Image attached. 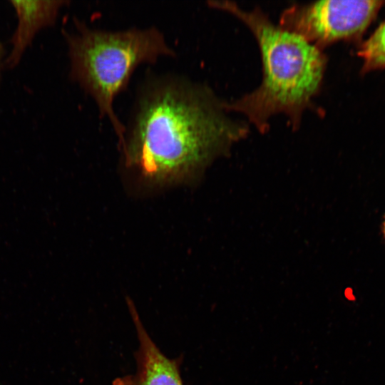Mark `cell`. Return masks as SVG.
Here are the masks:
<instances>
[{
	"label": "cell",
	"instance_id": "cell-1",
	"mask_svg": "<svg viewBox=\"0 0 385 385\" xmlns=\"http://www.w3.org/2000/svg\"><path fill=\"white\" fill-rule=\"evenodd\" d=\"M209 86L182 76L148 77L119 144L126 165L155 182L189 175L249 131Z\"/></svg>",
	"mask_w": 385,
	"mask_h": 385
},
{
	"label": "cell",
	"instance_id": "cell-2",
	"mask_svg": "<svg viewBox=\"0 0 385 385\" xmlns=\"http://www.w3.org/2000/svg\"><path fill=\"white\" fill-rule=\"evenodd\" d=\"M208 5L244 23L255 36L262 57L260 85L225 102L226 109L244 115L262 133L268 130L270 119L277 114L285 115L290 126L297 129L322 86L327 65L323 51L274 24L258 7L245 10L230 1H210Z\"/></svg>",
	"mask_w": 385,
	"mask_h": 385
},
{
	"label": "cell",
	"instance_id": "cell-3",
	"mask_svg": "<svg viewBox=\"0 0 385 385\" xmlns=\"http://www.w3.org/2000/svg\"><path fill=\"white\" fill-rule=\"evenodd\" d=\"M76 26L74 33L66 34L71 76L91 96L100 115L109 120L120 144L125 128L114 111L115 97L138 66L175 52L155 26L108 31L78 21Z\"/></svg>",
	"mask_w": 385,
	"mask_h": 385
},
{
	"label": "cell",
	"instance_id": "cell-4",
	"mask_svg": "<svg viewBox=\"0 0 385 385\" xmlns=\"http://www.w3.org/2000/svg\"><path fill=\"white\" fill-rule=\"evenodd\" d=\"M376 0H329L295 4L282 14L279 26L319 49L359 37L381 5Z\"/></svg>",
	"mask_w": 385,
	"mask_h": 385
},
{
	"label": "cell",
	"instance_id": "cell-5",
	"mask_svg": "<svg viewBox=\"0 0 385 385\" xmlns=\"http://www.w3.org/2000/svg\"><path fill=\"white\" fill-rule=\"evenodd\" d=\"M130 314L138 334L137 370L133 374L118 377L113 385H184L180 360L165 356L145 329L135 305L128 299Z\"/></svg>",
	"mask_w": 385,
	"mask_h": 385
},
{
	"label": "cell",
	"instance_id": "cell-6",
	"mask_svg": "<svg viewBox=\"0 0 385 385\" xmlns=\"http://www.w3.org/2000/svg\"><path fill=\"white\" fill-rule=\"evenodd\" d=\"M19 19L17 29L12 38L13 48L7 59L10 66L21 57L36 33L55 21L62 1H12Z\"/></svg>",
	"mask_w": 385,
	"mask_h": 385
},
{
	"label": "cell",
	"instance_id": "cell-7",
	"mask_svg": "<svg viewBox=\"0 0 385 385\" xmlns=\"http://www.w3.org/2000/svg\"><path fill=\"white\" fill-rule=\"evenodd\" d=\"M358 55L364 72L385 68V21L360 46Z\"/></svg>",
	"mask_w": 385,
	"mask_h": 385
},
{
	"label": "cell",
	"instance_id": "cell-8",
	"mask_svg": "<svg viewBox=\"0 0 385 385\" xmlns=\"http://www.w3.org/2000/svg\"><path fill=\"white\" fill-rule=\"evenodd\" d=\"M382 231H383L384 236L385 237V217H384V220L382 224Z\"/></svg>",
	"mask_w": 385,
	"mask_h": 385
},
{
	"label": "cell",
	"instance_id": "cell-9",
	"mask_svg": "<svg viewBox=\"0 0 385 385\" xmlns=\"http://www.w3.org/2000/svg\"><path fill=\"white\" fill-rule=\"evenodd\" d=\"M1 55H2V47H1V45L0 43V59L1 58Z\"/></svg>",
	"mask_w": 385,
	"mask_h": 385
},
{
	"label": "cell",
	"instance_id": "cell-10",
	"mask_svg": "<svg viewBox=\"0 0 385 385\" xmlns=\"http://www.w3.org/2000/svg\"><path fill=\"white\" fill-rule=\"evenodd\" d=\"M385 217V216H384Z\"/></svg>",
	"mask_w": 385,
	"mask_h": 385
}]
</instances>
